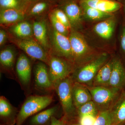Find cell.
<instances>
[{"instance_id":"25","label":"cell","mask_w":125,"mask_h":125,"mask_svg":"<svg viewBox=\"0 0 125 125\" xmlns=\"http://www.w3.org/2000/svg\"><path fill=\"white\" fill-rule=\"evenodd\" d=\"M114 125H116L125 122V98L121 99L116 105L113 111H112Z\"/></svg>"},{"instance_id":"29","label":"cell","mask_w":125,"mask_h":125,"mask_svg":"<svg viewBox=\"0 0 125 125\" xmlns=\"http://www.w3.org/2000/svg\"><path fill=\"white\" fill-rule=\"evenodd\" d=\"M0 9H14L25 13L21 0H0Z\"/></svg>"},{"instance_id":"18","label":"cell","mask_w":125,"mask_h":125,"mask_svg":"<svg viewBox=\"0 0 125 125\" xmlns=\"http://www.w3.org/2000/svg\"><path fill=\"white\" fill-rule=\"evenodd\" d=\"M87 5L103 12L112 13L122 7L120 2L113 0H80Z\"/></svg>"},{"instance_id":"24","label":"cell","mask_w":125,"mask_h":125,"mask_svg":"<svg viewBox=\"0 0 125 125\" xmlns=\"http://www.w3.org/2000/svg\"><path fill=\"white\" fill-rule=\"evenodd\" d=\"M16 52L12 47H7L0 52V62L2 66L7 69L10 70L13 67Z\"/></svg>"},{"instance_id":"37","label":"cell","mask_w":125,"mask_h":125,"mask_svg":"<svg viewBox=\"0 0 125 125\" xmlns=\"http://www.w3.org/2000/svg\"></svg>"},{"instance_id":"31","label":"cell","mask_w":125,"mask_h":125,"mask_svg":"<svg viewBox=\"0 0 125 125\" xmlns=\"http://www.w3.org/2000/svg\"><path fill=\"white\" fill-rule=\"evenodd\" d=\"M96 116L93 115H85L80 117V125H94Z\"/></svg>"},{"instance_id":"34","label":"cell","mask_w":125,"mask_h":125,"mask_svg":"<svg viewBox=\"0 0 125 125\" xmlns=\"http://www.w3.org/2000/svg\"><path fill=\"white\" fill-rule=\"evenodd\" d=\"M50 125H65L64 122L63 120H60L57 119L55 116H54L52 118Z\"/></svg>"},{"instance_id":"26","label":"cell","mask_w":125,"mask_h":125,"mask_svg":"<svg viewBox=\"0 0 125 125\" xmlns=\"http://www.w3.org/2000/svg\"><path fill=\"white\" fill-rule=\"evenodd\" d=\"M94 125H114L112 111L108 109L102 111L96 116Z\"/></svg>"},{"instance_id":"4","label":"cell","mask_w":125,"mask_h":125,"mask_svg":"<svg viewBox=\"0 0 125 125\" xmlns=\"http://www.w3.org/2000/svg\"><path fill=\"white\" fill-rule=\"evenodd\" d=\"M68 37L71 45L73 64L78 66L91 60L89 58L92 57L93 51L83 34L77 30L71 29Z\"/></svg>"},{"instance_id":"21","label":"cell","mask_w":125,"mask_h":125,"mask_svg":"<svg viewBox=\"0 0 125 125\" xmlns=\"http://www.w3.org/2000/svg\"><path fill=\"white\" fill-rule=\"evenodd\" d=\"M58 109V107L55 106L35 114L30 118L27 125H50L52 118L55 116Z\"/></svg>"},{"instance_id":"1","label":"cell","mask_w":125,"mask_h":125,"mask_svg":"<svg viewBox=\"0 0 125 125\" xmlns=\"http://www.w3.org/2000/svg\"><path fill=\"white\" fill-rule=\"evenodd\" d=\"M108 55L105 53L78 66L73 71L71 78L74 82L89 84L93 81L101 67L107 62Z\"/></svg>"},{"instance_id":"3","label":"cell","mask_w":125,"mask_h":125,"mask_svg":"<svg viewBox=\"0 0 125 125\" xmlns=\"http://www.w3.org/2000/svg\"><path fill=\"white\" fill-rule=\"evenodd\" d=\"M53 100L52 95L29 96L18 112L15 125H22L27 118L45 109Z\"/></svg>"},{"instance_id":"36","label":"cell","mask_w":125,"mask_h":125,"mask_svg":"<svg viewBox=\"0 0 125 125\" xmlns=\"http://www.w3.org/2000/svg\"><path fill=\"white\" fill-rule=\"evenodd\" d=\"M79 125V124H74V125Z\"/></svg>"},{"instance_id":"7","label":"cell","mask_w":125,"mask_h":125,"mask_svg":"<svg viewBox=\"0 0 125 125\" xmlns=\"http://www.w3.org/2000/svg\"><path fill=\"white\" fill-rule=\"evenodd\" d=\"M48 65L49 77L53 84L70 76L74 70L73 64L69 61L52 54Z\"/></svg>"},{"instance_id":"6","label":"cell","mask_w":125,"mask_h":125,"mask_svg":"<svg viewBox=\"0 0 125 125\" xmlns=\"http://www.w3.org/2000/svg\"><path fill=\"white\" fill-rule=\"evenodd\" d=\"M10 40L33 59L48 65L50 55L34 38L20 39L12 36Z\"/></svg>"},{"instance_id":"28","label":"cell","mask_w":125,"mask_h":125,"mask_svg":"<svg viewBox=\"0 0 125 125\" xmlns=\"http://www.w3.org/2000/svg\"><path fill=\"white\" fill-rule=\"evenodd\" d=\"M49 18L52 27L56 31L65 36H69L70 30L61 22L51 11L49 12Z\"/></svg>"},{"instance_id":"8","label":"cell","mask_w":125,"mask_h":125,"mask_svg":"<svg viewBox=\"0 0 125 125\" xmlns=\"http://www.w3.org/2000/svg\"><path fill=\"white\" fill-rule=\"evenodd\" d=\"M58 7L64 12L69 19L71 29L78 31L83 27L82 9L75 0H60Z\"/></svg>"},{"instance_id":"19","label":"cell","mask_w":125,"mask_h":125,"mask_svg":"<svg viewBox=\"0 0 125 125\" xmlns=\"http://www.w3.org/2000/svg\"><path fill=\"white\" fill-rule=\"evenodd\" d=\"M25 13L20 10L14 9H0V23L1 25H13L24 20Z\"/></svg>"},{"instance_id":"35","label":"cell","mask_w":125,"mask_h":125,"mask_svg":"<svg viewBox=\"0 0 125 125\" xmlns=\"http://www.w3.org/2000/svg\"><path fill=\"white\" fill-rule=\"evenodd\" d=\"M36 0H21L23 6L25 9V12L26 10H27V7H28L29 6L31 3L36 1Z\"/></svg>"},{"instance_id":"5","label":"cell","mask_w":125,"mask_h":125,"mask_svg":"<svg viewBox=\"0 0 125 125\" xmlns=\"http://www.w3.org/2000/svg\"><path fill=\"white\" fill-rule=\"evenodd\" d=\"M48 32L51 47L49 54L65 58L73 64L71 45L69 37L58 32L52 26H49V24Z\"/></svg>"},{"instance_id":"30","label":"cell","mask_w":125,"mask_h":125,"mask_svg":"<svg viewBox=\"0 0 125 125\" xmlns=\"http://www.w3.org/2000/svg\"><path fill=\"white\" fill-rule=\"evenodd\" d=\"M55 16L67 28L71 30V26L68 17L64 11L59 7H55L51 11Z\"/></svg>"},{"instance_id":"17","label":"cell","mask_w":125,"mask_h":125,"mask_svg":"<svg viewBox=\"0 0 125 125\" xmlns=\"http://www.w3.org/2000/svg\"><path fill=\"white\" fill-rule=\"evenodd\" d=\"M72 96L74 105L76 109L92 100V95L88 88L83 84L76 82H73Z\"/></svg>"},{"instance_id":"12","label":"cell","mask_w":125,"mask_h":125,"mask_svg":"<svg viewBox=\"0 0 125 125\" xmlns=\"http://www.w3.org/2000/svg\"><path fill=\"white\" fill-rule=\"evenodd\" d=\"M56 0H37L27 7L25 12L26 18L42 15L50 12L55 8Z\"/></svg>"},{"instance_id":"16","label":"cell","mask_w":125,"mask_h":125,"mask_svg":"<svg viewBox=\"0 0 125 125\" xmlns=\"http://www.w3.org/2000/svg\"><path fill=\"white\" fill-rule=\"evenodd\" d=\"M116 23V19L113 16L96 24L94 26V31L101 38L109 40L113 36Z\"/></svg>"},{"instance_id":"20","label":"cell","mask_w":125,"mask_h":125,"mask_svg":"<svg viewBox=\"0 0 125 125\" xmlns=\"http://www.w3.org/2000/svg\"><path fill=\"white\" fill-rule=\"evenodd\" d=\"M13 37L20 39L33 38L32 24L27 21H21L12 25L10 28Z\"/></svg>"},{"instance_id":"14","label":"cell","mask_w":125,"mask_h":125,"mask_svg":"<svg viewBox=\"0 0 125 125\" xmlns=\"http://www.w3.org/2000/svg\"><path fill=\"white\" fill-rule=\"evenodd\" d=\"M16 70L21 83L25 86L29 84L31 80V64L29 59L24 54H21L19 56Z\"/></svg>"},{"instance_id":"22","label":"cell","mask_w":125,"mask_h":125,"mask_svg":"<svg viewBox=\"0 0 125 125\" xmlns=\"http://www.w3.org/2000/svg\"><path fill=\"white\" fill-rule=\"evenodd\" d=\"M114 59L107 62L101 67L93 81L94 86L108 85L111 75Z\"/></svg>"},{"instance_id":"9","label":"cell","mask_w":125,"mask_h":125,"mask_svg":"<svg viewBox=\"0 0 125 125\" xmlns=\"http://www.w3.org/2000/svg\"><path fill=\"white\" fill-rule=\"evenodd\" d=\"M98 108L107 107L115 100L119 90L105 86L87 87Z\"/></svg>"},{"instance_id":"33","label":"cell","mask_w":125,"mask_h":125,"mask_svg":"<svg viewBox=\"0 0 125 125\" xmlns=\"http://www.w3.org/2000/svg\"><path fill=\"white\" fill-rule=\"evenodd\" d=\"M120 43L122 49L125 53V27H123L122 31L121 36Z\"/></svg>"},{"instance_id":"2","label":"cell","mask_w":125,"mask_h":125,"mask_svg":"<svg viewBox=\"0 0 125 125\" xmlns=\"http://www.w3.org/2000/svg\"><path fill=\"white\" fill-rule=\"evenodd\" d=\"M73 83L72 78L69 76L54 84V89L59 97L65 119L73 118L77 111L72 96Z\"/></svg>"},{"instance_id":"10","label":"cell","mask_w":125,"mask_h":125,"mask_svg":"<svg viewBox=\"0 0 125 125\" xmlns=\"http://www.w3.org/2000/svg\"><path fill=\"white\" fill-rule=\"evenodd\" d=\"M46 65L42 62L37 63L34 69V79L38 88L49 91L54 89V86L49 77V69Z\"/></svg>"},{"instance_id":"13","label":"cell","mask_w":125,"mask_h":125,"mask_svg":"<svg viewBox=\"0 0 125 125\" xmlns=\"http://www.w3.org/2000/svg\"><path fill=\"white\" fill-rule=\"evenodd\" d=\"M15 108L4 96L0 98V118L1 125H14L18 113Z\"/></svg>"},{"instance_id":"11","label":"cell","mask_w":125,"mask_h":125,"mask_svg":"<svg viewBox=\"0 0 125 125\" xmlns=\"http://www.w3.org/2000/svg\"><path fill=\"white\" fill-rule=\"evenodd\" d=\"M34 38L48 53L51 50L49 32L48 24L45 20L34 21L32 24Z\"/></svg>"},{"instance_id":"27","label":"cell","mask_w":125,"mask_h":125,"mask_svg":"<svg viewBox=\"0 0 125 125\" xmlns=\"http://www.w3.org/2000/svg\"><path fill=\"white\" fill-rule=\"evenodd\" d=\"M98 108L93 101L88 102L76 109L80 117L85 115H93L97 116Z\"/></svg>"},{"instance_id":"32","label":"cell","mask_w":125,"mask_h":125,"mask_svg":"<svg viewBox=\"0 0 125 125\" xmlns=\"http://www.w3.org/2000/svg\"><path fill=\"white\" fill-rule=\"evenodd\" d=\"M8 38L7 34L4 30L1 29L0 30V47L3 46L7 42Z\"/></svg>"},{"instance_id":"15","label":"cell","mask_w":125,"mask_h":125,"mask_svg":"<svg viewBox=\"0 0 125 125\" xmlns=\"http://www.w3.org/2000/svg\"><path fill=\"white\" fill-rule=\"evenodd\" d=\"M125 81V70L121 62L118 59H114L111 75L108 85L110 88L119 90Z\"/></svg>"},{"instance_id":"23","label":"cell","mask_w":125,"mask_h":125,"mask_svg":"<svg viewBox=\"0 0 125 125\" xmlns=\"http://www.w3.org/2000/svg\"><path fill=\"white\" fill-rule=\"evenodd\" d=\"M79 5L82 9L83 17L87 19L93 21L103 20L113 16L112 13L103 12L87 5L80 1Z\"/></svg>"}]
</instances>
